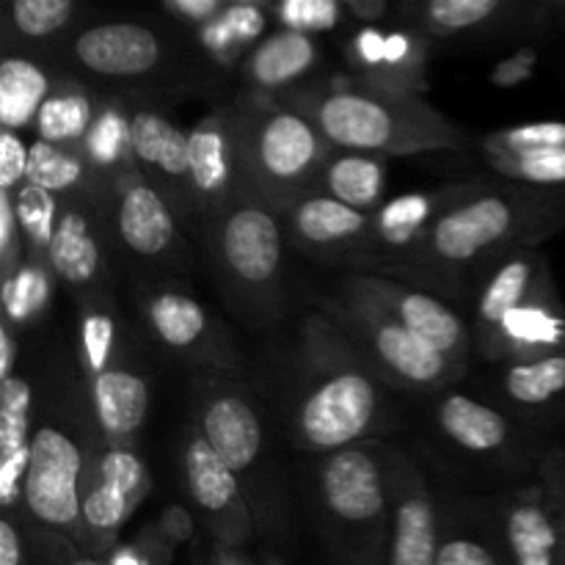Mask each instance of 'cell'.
<instances>
[{"label":"cell","mask_w":565,"mask_h":565,"mask_svg":"<svg viewBox=\"0 0 565 565\" xmlns=\"http://www.w3.org/2000/svg\"><path fill=\"white\" fill-rule=\"evenodd\" d=\"M563 224L565 191H486L447 210L401 265L445 281L511 243L530 246Z\"/></svg>","instance_id":"obj_1"},{"label":"cell","mask_w":565,"mask_h":565,"mask_svg":"<svg viewBox=\"0 0 565 565\" xmlns=\"http://www.w3.org/2000/svg\"><path fill=\"white\" fill-rule=\"evenodd\" d=\"M301 114L315 121L340 152L417 154L458 147L456 127L408 88L379 83H348L323 92L296 94Z\"/></svg>","instance_id":"obj_2"},{"label":"cell","mask_w":565,"mask_h":565,"mask_svg":"<svg viewBox=\"0 0 565 565\" xmlns=\"http://www.w3.org/2000/svg\"><path fill=\"white\" fill-rule=\"evenodd\" d=\"M312 362L292 412V434L307 450L340 452L362 445L384 425V390L373 370L359 362L334 323H309Z\"/></svg>","instance_id":"obj_3"},{"label":"cell","mask_w":565,"mask_h":565,"mask_svg":"<svg viewBox=\"0 0 565 565\" xmlns=\"http://www.w3.org/2000/svg\"><path fill=\"white\" fill-rule=\"evenodd\" d=\"M326 539L340 565H386L392 502L386 461L367 445L331 452L318 469Z\"/></svg>","instance_id":"obj_4"},{"label":"cell","mask_w":565,"mask_h":565,"mask_svg":"<svg viewBox=\"0 0 565 565\" xmlns=\"http://www.w3.org/2000/svg\"><path fill=\"white\" fill-rule=\"evenodd\" d=\"M235 132L237 166L270 202H296L309 182H318L329 141L307 114L290 105L254 110Z\"/></svg>","instance_id":"obj_5"},{"label":"cell","mask_w":565,"mask_h":565,"mask_svg":"<svg viewBox=\"0 0 565 565\" xmlns=\"http://www.w3.org/2000/svg\"><path fill=\"white\" fill-rule=\"evenodd\" d=\"M329 309L337 329L351 337L367 353L370 364L379 367V373L395 384L414 386V390H434V386L447 384V381L456 379V373H461L458 364L430 351L425 342H419L412 331L403 329L379 303L353 290L351 285H345L342 298L331 301Z\"/></svg>","instance_id":"obj_6"},{"label":"cell","mask_w":565,"mask_h":565,"mask_svg":"<svg viewBox=\"0 0 565 565\" xmlns=\"http://www.w3.org/2000/svg\"><path fill=\"white\" fill-rule=\"evenodd\" d=\"M83 452L66 430L55 425H39L31 436L22 500L31 516L42 527L70 535L75 544L86 546L83 530Z\"/></svg>","instance_id":"obj_7"},{"label":"cell","mask_w":565,"mask_h":565,"mask_svg":"<svg viewBox=\"0 0 565 565\" xmlns=\"http://www.w3.org/2000/svg\"><path fill=\"white\" fill-rule=\"evenodd\" d=\"M218 265L226 281L254 301H265L274 292L281 268L279 218L259 202H237L221 218Z\"/></svg>","instance_id":"obj_8"},{"label":"cell","mask_w":565,"mask_h":565,"mask_svg":"<svg viewBox=\"0 0 565 565\" xmlns=\"http://www.w3.org/2000/svg\"><path fill=\"white\" fill-rule=\"evenodd\" d=\"M185 483L193 505L207 522L210 533L215 535V544L241 550L248 544L254 533L252 505L243 494L241 478L218 458V452L207 445L202 434H191L185 452Z\"/></svg>","instance_id":"obj_9"},{"label":"cell","mask_w":565,"mask_h":565,"mask_svg":"<svg viewBox=\"0 0 565 565\" xmlns=\"http://www.w3.org/2000/svg\"><path fill=\"white\" fill-rule=\"evenodd\" d=\"M348 285L379 303L392 320L412 331L430 351L463 367L469 351V326L441 298L430 296L419 287L403 285V281L384 279V276H356Z\"/></svg>","instance_id":"obj_10"},{"label":"cell","mask_w":565,"mask_h":565,"mask_svg":"<svg viewBox=\"0 0 565 565\" xmlns=\"http://www.w3.org/2000/svg\"><path fill=\"white\" fill-rule=\"evenodd\" d=\"M384 461L392 502L386 565H436L441 535L434 497L412 458L392 452Z\"/></svg>","instance_id":"obj_11"},{"label":"cell","mask_w":565,"mask_h":565,"mask_svg":"<svg viewBox=\"0 0 565 565\" xmlns=\"http://www.w3.org/2000/svg\"><path fill=\"white\" fill-rule=\"evenodd\" d=\"M511 565H565V469L552 463L550 478L522 491L505 508Z\"/></svg>","instance_id":"obj_12"},{"label":"cell","mask_w":565,"mask_h":565,"mask_svg":"<svg viewBox=\"0 0 565 565\" xmlns=\"http://www.w3.org/2000/svg\"><path fill=\"white\" fill-rule=\"evenodd\" d=\"M199 434L237 478H246L263 456V419L241 390L215 386L204 395L199 403Z\"/></svg>","instance_id":"obj_13"},{"label":"cell","mask_w":565,"mask_h":565,"mask_svg":"<svg viewBox=\"0 0 565 565\" xmlns=\"http://www.w3.org/2000/svg\"><path fill=\"white\" fill-rule=\"evenodd\" d=\"M489 356H511L513 362L565 353V307L555 281L541 287L533 298L513 309L505 323L480 342Z\"/></svg>","instance_id":"obj_14"},{"label":"cell","mask_w":565,"mask_h":565,"mask_svg":"<svg viewBox=\"0 0 565 565\" xmlns=\"http://www.w3.org/2000/svg\"><path fill=\"white\" fill-rule=\"evenodd\" d=\"M75 58L83 70L103 77H141L160 64L158 33L138 22H103L77 33Z\"/></svg>","instance_id":"obj_15"},{"label":"cell","mask_w":565,"mask_h":565,"mask_svg":"<svg viewBox=\"0 0 565 565\" xmlns=\"http://www.w3.org/2000/svg\"><path fill=\"white\" fill-rule=\"evenodd\" d=\"M461 193L467 196V188H441V191H423L406 193L401 199H392L390 204L373 215V230H370V246L386 248L390 254H397V263L414 252L430 226L441 218L450 207L463 202Z\"/></svg>","instance_id":"obj_16"},{"label":"cell","mask_w":565,"mask_h":565,"mask_svg":"<svg viewBox=\"0 0 565 565\" xmlns=\"http://www.w3.org/2000/svg\"><path fill=\"white\" fill-rule=\"evenodd\" d=\"M552 274L544 254L533 246H522L511 252V257L489 276L478 298V337L480 342L489 340L513 309L522 307L527 298L544 285H550Z\"/></svg>","instance_id":"obj_17"},{"label":"cell","mask_w":565,"mask_h":565,"mask_svg":"<svg viewBox=\"0 0 565 565\" xmlns=\"http://www.w3.org/2000/svg\"><path fill=\"white\" fill-rule=\"evenodd\" d=\"M290 226L307 248L337 252L370 241L373 215L359 213L326 193H303L290 204Z\"/></svg>","instance_id":"obj_18"},{"label":"cell","mask_w":565,"mask_h":565,"mask_svg":"<svg viewBox=\"0 0 565 565\" xmlns=\"http://www.w3.org/2000/svg\"><path fill=\"white\" fill-rule=\"evenodd\" d=\"M92 406L110 447H125L149 412V384L130 370L108 367L92 379Z\"/></svg>","instance_id":"obj_19"},{"label":"cell","mask_w":565,"mask_h":565,"mask_svg":"<svg viewBox=\"0 0 565 565\" xmlns=\"http://www.w3.org/2000/svg\"><path fill=\"white\" fill-rule=\"evenodd\" d=\"M130 154L147 171H158L169 188H191L188 136L154 110H138L130 119Z\"/></svg>","instance_id":"obj_20"},{"label":"cell","mask_w":565,"mask_h":565,"mask_svg":"<svg viewBox=\"0 0 565 565\" xmlns=\"http://www.w3.org/2000/svg\"><path fill=\"white\" fill-rule=\"evenodd\" d=\"M119 235L138 257H160L174 246V215L158 188L141 180L125 188L119 202Z\"/></svg>","instance_id":"obj_21"},{"label":"cell","mask_w":565,"mask_h":565,"mask_svg":"<svg viewBox=\"0 0 565 565\" xmlns=\"http://www.w3.org/2000/svg\"><path fill=\"white\" fill-rule=\"evenodd\" d=\"M188 152H191V191L210 202L224 199L235 180L237 166L235 132L230 121L210 116L207 121L193 127V132H188Z\"/></svg>","instance_id":"obj_22"},{"label":"cell","mask_w":565,"mask_h":565,"mask_svg":"<svg viewBox=\"0 0 565 565\" xmlns=\"http://www.w3.org/2000/svg\"><path fill=\"white\" fill-rule=\"evenodd\" d=\"M436 425L441 434L467 452H497L511 445V423L497 408L475 401V397L450 392L436 406Z\"/></svg>","instance_id":"obj_23"},{"label":"cell","mask_w":565,"mask_h":565,"mask_svg":"<svg viewBox=\"0 0 565 565\" xmlns=\"http://www.w3.org/2000/svg\"><path fill=\"white\" fill-rule=\"evenodd\" d=\"M318 185L326 196L359 210V213L375 215L384 207L386 163L379 154L362 152H337L326 160L318 177Z\"/></svg>","instance_id":"obj_24"},{"label":"cell","mask_w":565,"mask_h":565,"mask_svg":"<svg viewBox=\"0 0 565 565\" xmlns=\"http://www.w3.org/2000/svg\"><path fill=\"white\" fill-rule=\"evenodd\" d=\"M152 334L174 353L204 351L213 331L202 303L180 290H158L143 303ZM199 356V353H196Z\"/></svg>","instance_id":"obj_25"},{"label":"cell","mask_w":565,"mask_h":565,"mask_svg":"<svg viewBox=\"0 0 565 565\" xmlns=\"http://www.w3.org/2000/svg\"><path fill=\"white\" fill-rule=\"evenodd\" d=\"M315 64H318V44L312 42V36L279 31L254 47L246 61V77L263 92H276L307 75Z\"/></svg>","instance_id":"obj_26"},{"label":"cell","mask_w":565,"mask_h":565,"mask_svg":"<svg viewBox=\"0 0 565 565\" xmlns=\"http://www.w3.org/2000/svg\"><path fill=\"white\" fill-rule=\"evenodd\" d=\"M50 268L61 281L72 287H88L99 274V246L92 224L77 210L58 215L53 241L47 248Z\"/></svg>","instance_id":"obj_27"},{"label":"cell","mask_w":565,"mask_h":565,"mask_svg":"<svg viewBox=\"0 0 565 565\" xmlns=\"http://www.w3.org/2000/svg\"><path fill=\"white\" fill-rule=\"evenodd\" d=\"M53 86L50 77L39 70L33 61L11 55L0 64V121L3 130H22L28 125H36V116L42 105L47 103Z\"/></svg>","instance_id":"obj_28"},{"label":"cell","mask_w":565,"mask_h":565,"mask_svg":"<svg viewBox=\"0 0 565 565\" xmlns=\"http://www.w3.org/2000/svg\"><path fill=\"white\" fill-rule=\"evenodd\" d=\"M502 390L519 406L541 408L565 397V353L511 362L502 370Z\"/></svg>","instance_id":"obj_29"},{"label":"cell","mask_w":565,"mask_h":565,"mask_svg":"<svg viewBox=\"0 0 565 565\" xmlns=\"http://www.w3.org/2000/svg\"><path fill=\"white\" fill-rule=\"evenodd\" d=\"M136 502L138 497L127 494L105 480H94L92 489L83 494V530H86L88 555L103 557V552L110 550L119 527L136 511Z\"/></svg>","instance_id":"obj_30"},{"label":"cell","mask_w":565,"mask_h":565,"mask_svg":"<svg viewBox=\"0 0 565 565\" xmlns=\"http://www.w3.org/2000/svg\"><path fill=\"white\" fill-rule=\"evenodd\" d=\"M94 119H97V114H94V105L86 94L66 86L53 88V94L36 116L39 141L58 143V147L75 143L92 132Z\"/></svg>","instance_id":"obj_31"},{"label":"cell","mask_w":565,"mask_h":565,"mask_svg":"<svg viewBox=\"0 0 565 565\" xmlns=\"http://www.w3.org/2000/svg\"><path fill=\"white\" fill-rule=\"evenodd\" d=\"M31 386L20 375H11L0 386V463L31 452Z\"/></svg>","instance_id":"obj_32"},{"label":"cell","mask_w":565,"mask_h":565,"mask_svg":"<svg viewBox=\"0 0 565 565\" xmlns=\"http://www.w3.org/2000/svg\"><path fill=\"white\" fill-rule=\"evenodd\" d=\"M491 166L508 180H519L535 191H563L565 149H539L522 154H489Z\"/></svg>","instance_id":"obj_33"},{"label":"cell","mask_w":565,"mask_h":565,"mask_svg":"<svg viewBox=\"0 0 565 565\" xmlns=\"http://www.w3.org/2000/svg\"><path fill=\"white\" fill-rule=\"evenodd\" d=\"M505 11L502 0H430L419 9V17L434 33H463L489 25Z\"/></svg>","instance_id":"obj_34"},{"label":"cell","mask_w":565,"mask_h":565,"mask_svg":"<svg viewBox=\"0 0 565 565\" xmlns=\"http://www.w3.org/2000/svg\"><path fill=\"white\" fill-rule=\"evenodd\" d=\"M86 174V163L70 149L58 143L36 141L28 158V185H36L47 193H61L75 188Z\"/></svg>","instance_id":"obj_35"},{"label":"cell","mask_w":565,"mask_h":565,"mask_svg":"<svg viewBox=\"0 0 565 565\" xmlns=\"http://www.w3.org/2000/svg\"><path fill=\"white\" fill-rule=\"evenodd\" d=\"M265 28V6L259 3H232L202 28V42L215 53L246 47Z\"/></svg>","instance_id":"obj_36"},{"label":"cell","mask_w":565,"mask_h":565,"mask_svg":"<svg viewBox=\"0 0 565 565\" xmlns=\"http://www.w3.org/2000/svg\"><path fill=\"white\" fill-rule=\"evenodd\" d=\"M17 207V221H20V232L31 246L44 248L47 252L50 241H53V232L58 218H55V202L53 193L42 191L36 185H22L14 196Z\"/></svg>","instance_id":"obj_37"},{"label":"cell","mask_w":565,"mask_h":565,"mask_svg":"<svg viewBox=\"0 0 565 565\" xmlns=\"http://www.w3.org/2000/svg\"><path fill=\"white\" fill-rule=\"evenodd\" d=\"M75 14L72 0H14L11 22L28 39H47L70 25Z\"/></svg>","instance_id":"obj_38"},{"label":"cell","mask_w":565,"mask_h":565,"mask_svg":"<svg viewBox=\"0 0 565 565\" xmlns=\"http://www.w3.org/2000/svg\"><path fill=\"white\" fill-rule=\"evenodd\" d=\"M489 154H522L539 149H565V121H533L500 130L486 143Z\"/></svg>","instance_id":"obj_39"},{"label":"cell","mask_w":565,"mask_h":565,"mask_svg":"<svg viewBox=\"0 0 565 565\" xmlns=\"http://www.w3.org/2000/svg\"><path fill=\"white\" fill-rule=\"evenodd\" d=\"M47 276L39 265H20L11 279L3 281V309H6V320H22L31 318L33 312L44 307L47 301Z\"/></svg>","instance_id":"obj_40"},{"label":"cell","mask_w":565,"mask_h":565,"mask_svg":"<svg viewBox=\"0 0 565 565\" xmlns=\"http://www.w3.org/2000/svg\"><path fill=\"white\" fill-rule=\"evenodd\" d=\"M276 20L285 25V31L296 33H323L342 22L345 3L337 0H285L274 6Z\"/></svg>","instance_id":"obj_41"},{"label":"cell","mask_w":565,"mask_h":565,"mask_svg":"<svg viewBox=\"0 0 565 565\" xmlns=\"http://www.w3.org/2000/svg\"><path fill=\"white\" fill-rule=\"evenodd\" d=\"M125 149H130V121L121 119L116 108H105L86 136V158L99 166H110L125 154Z\"/></svg>","instance_id":"obj_42"},{"label":"cell","mask_w":565,"mask_h":565,"mask_svg":"<svg viewBox=\"0 0 565 565\" xmlns=\"http://www.w3.org/2000/svg\"><path fill=\"white\" fill-rule=\"evenodd\" d=\"M97 480L116 486V489L127 491V494L138 497L141 500L143 491H147V472H143V463L138 461V456L127 447H110L103 456V461L97 463Z\"/></svg>","instance_id":"obj_43"},{"label":"cell","mask_w":565,"mask_h":565,"mask_svg":"<svg viewBox=\"0 0 565 565\" xmlns=\"http://www.w3.org/2000/svg\"><path fill=\"white\" fill-rule=\"evenodd\" d=\"M114 320L105 312H88L83 318V359L92 375L108 370V359L114 353Z\"/></svg>","instance_id":"obj_44"},{"label":"cell","mask_w":565,"mask_h":565,"mask_svg":"<svg viewBox=\"0 0 565 565\" xmlns=\"http://www.w3.org/2000/svg\"><path fill=\"white\" fill-rule=\"evenodd\" d=\"M436 565H502L497 552L472 535L452 533L441 539Z\"/></svg>","instance_id":"obj_45"},{"label":"cell","mask_w":565,"mask_h":565,"mask_svg":"<svg viewBox=\"0 0 565 565\" xmlns=\"http://www.w3.org/2000/svg\"><path fill=\"white\" fill-rule=\"evenodd\" d=\"M22 237L20 221H17L14 193L0 191V265H3V281L20 270L17 259L22 257V246L17 243Z\"/></svg>","instance_id":"obj_46"},{"label":"cell","mask_w":565,"mask_h":565,"mask_svg":"<svg viewBox=\"0 0 565 565\" xmlns=\"http://www.w3.org/2000/svg\"><path fill=\"white\" fill-rule=\"evenodd\" d=\"M28 158H31V149L22 143L17 132H0V191H14L17 185H25Z\"/></svg>","instance_id":"obj_47"},{"label":"cell","mask_w":565,"mask_h":565,"mask_svg":"<svg viewBox=\"0 0 565 565\" xmlns=\"http://www.w3.org/2000/svg\"><path fill=\"white\" fill-rule=\"evenodd\" d=\"M535 64H539V53L533 47H522L516 55H511L508 61L497 64L494 75L491 81L502 88H513V86H522L524 81H530L535 72Z\"/></svg>","instance_id":"obj_48"},{"label":"cell","mask_w":565,"mask_h":565,"mask_svg":"<svg viewBox=\"0 0 565 565\" xmlns=\"http://www.w3.org/2000/svg\"><path fill=\"white\" fill-rule=\"evenodd\" d=\"M163 9L177 20L204 28L226 9V3H221V0H166Z\"/></svg>","instance_id":"obj_49"},{"label":"cell","mask_w":565,"mask_h":565,"mask_svg":"<svg viewBox=\"0 0 565 565\" xmlns=\"http://www.w3.org/2000/svg\"><path fill=\"white\" fill-rule=\"evenodd\" d=\"M386 55V33L375 31V28H364L353 39V61L364 70H384Z\"/></svg>","instance_id":"obj_50"},{"label":"cell","mask_w":565,"mask_h":565,"mask_svg":"<svg viewBox=\"0 0 565 565\" xmlns=\"http://www.w3.org/2000/svg\"><path fill=\"white\" fill-rule=\"evenodd\" d=\"M154 535H158V539L163 541V544L169 546V550L180 546L182 541H188L193 535L191 513H188L185 508H180V505H171L169 511H166L163 516H160Z\"/></svg>","instance_id":"obj_51"},{"label":"cell","mask_w":565,"mask_h":565,"mask_svg":"<svg viewBox=\"0 0 565 565\" xmlns=\"http://www.w3.org/2000/svg\"><path fill=\"white\" fill-rule=\"evenodd\" d=\"M0 565H25V546L9 519H0Z\"/></svg>","instance_id":"obj_52"},{"label":"cell","mask_w":565,"mask_h":565,"mask_svg":"<svg viewBox=\"0 0 565 565\" xmlns=\"http://www.w3.org/2000/svg\"><path fill=\"white\" fill-rule=\"evenodd\" d=\"M345 11L351 17H356L359 22L373 25V22H379L381 17L390 14V3H386V0H348Z\"/></svg>","instance_id":"obj_53"},{"label":"cell","mask_w":565,"mask_h":565,"mask_svg":"<svg viewBox=\"0 0 565 565\" xmlns=\"http://www.w3.org/2000/svg\"><path fill=\"white\" fill-rule=\"evenodd\" d=\"M0 348H3V353H0V379H11L14 375V359H17V348H14V337H11V323L6 320L3 326H0Z\"/></svg>","instance_id":"obj_54"},{"label":"cell","mask_w":565,"mask_h":565,"mask_svg":"<svg viewBox=\"0 0 565 565\" xmlns=\"http://www.w3.org/2000/svg\"><path fill=\"white\" fill-rule=\"evenodd\" d=\"M154 550H141V546H125L114 552L108 565H154Z\"/></svg>","instance_id":"obj_55"},{"label":"cell","mask_w":565,"mask_h":565,"mask_svg":"<svg viewBox=\"0 0 565 565\" xmlns=\"http://www.w3.org/2000/svg\"><path fill=\"white\" fill-rule=\"evenodd\" d=\"M210 565H252L246 557L241 555V550H230V546L215 544L213 550V563Z\"/></svg>","instance_id":"obj_56"},{"label":"cell","mask_w":565,"mask_h":565,"mask_svg":"<svg viewBox=\"0 0 565 565\" xmlns=\"http://www.w3.org/2000/svg\"><path fill=\"white\" fill-rule=\"evenodd\" d=\"M66 565H108V563H105L103 557H94V555H72Z\"/></svg>","instance_id":"obj_57"}]
</instances>
